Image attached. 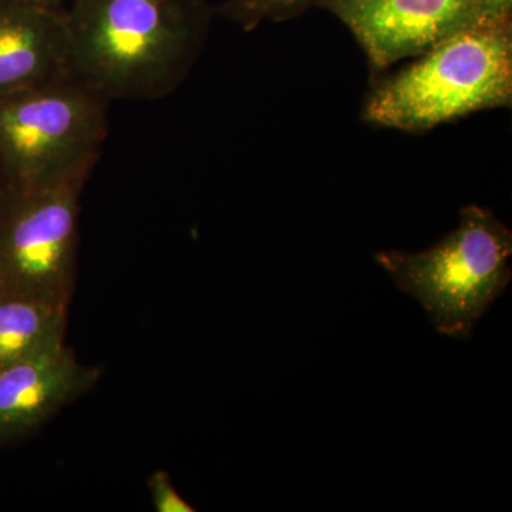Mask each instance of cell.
I'll return each mask as SVG.
<instances>
[{
	"instance_id": "1",
	"label": "cell",
	"mask_w": 512,
	"mask_h": 512,
	"mask_svg": "<svg viewBox=\"0 0 512 512\" xmlns=\"http://www.w3.org/2000/svg\"><path fill=\"white\" fill-rule=\"evenodd\" d=\"M70 70L107 100L163 99L200 47L204 0H73Z\"/></svg>"
},
{
	"instance_id": "2",
	"label": "cell",
	"mask_w": 512,
	"mask_h": 512,
	"mask_svg": "<svg viewBox=\"0 0 512 512\" xmlns=\"http://www.w3.org/2000/svg\"><path fill=\"white\" fill-rule=\"evenodd\" d=\"M511 100V22H484L447 37L380 84L363 116L416 133Z\"/></svg>"
},
{
	"instance_id": "3",
	"label": "cell",
	"mask_w": 512,
	"mask_h": 512,
	"mask_svg": "<svg viewBox=\"0 0 512 512\" xmlns=\"http://www.w3.org/2000/svg\"><path fill=\"white\" fill-rule=\"evenodd\" d=\"M97 161L42 180H0V293L69 308L77 281L80 198Z\"/></svg>"
},
{
	"instance_id": "4",
	"label": "cell",
	"mask_w": 512,
	"mask_h": 512,
	"mask_svg": "<svg viewBox=\"0 0 512 512\" xmlns=\"http://www.w3.org/2000/svg\"><path fill=\"white\" fill-rule=\"evenodd\" d=\"M512 234L493 212L470 205L439 244L426 251H384L377 264L429 313L443 335L468 339L477 320L510 284Z\"/></svg>"
},
{
	"instance_id": "5",
	"label": "cell",
	"mask_w": 512,
	"mask_h": 512,
	"mask_svg": "<svg viewBox=\"0 0 512 512\" xmlns=\"http://www.w3.org/2000/svg\"><path fill=\"white\" fill-rule=\"evenodd\" d=\"M109 104L73 73L0 97V180H42L99 160Z\"/></svg>"
},
{
	"instance_id": "6",
	"label": "cell",
	"mask_w": 512,
	"mask_h": 512,
	"mask_svg": "<svg viewBox=\"0 0 512 512\" xmlns=\"http://www.w3.org/2000/svg\"><path fill=\"white\" fill-rule=\"evenodd\" d=\"M323 3L348 26L370 62L379 69L407 57H419L461 30L490 22L485 19L480 0H323Z\"/></svg>"
},
{
	"instance_id": "7",
	"label": "cell",
	"mask_w": 512,
	"mask_h": 512,
	"mask_svg": "<svg viewBox=\"0 0 512 512\" xmlns=\"http://www.w3.org/2000/svg\"><path fill=\"white\" fill-rule=\"evenodd\" d=\"M103 369L83 365L64 345L0 369V447L42 429L99 383Z\"/></svg>"
},
{
	"instance_id": "8",
	"label": "cell",
	"mask_w": 512,
	"mask_h": 512,
	"mask_svg": "<svg viewBox=\"0 0 512 512\" xmlns=\"http://www.w3.org/2000/svg\"><path fill=\"white\" fill-rule=\"evenodd\" d=\"M69 73L66 10L33 0H0V97Z\"/></svg>"
},
{
	"instance_id": "9",
	"label": "cell",
	"mask_w": 512,
	"mask_h": 512,
	"mask_svg": "<svg viewBox=\"0 0 512 512\" xmlns=\"http://www.w3.org/2000/svg\"><path fill=\"white\" fill-rule=\"evenodd\" d=\"M69 308L0 293V369L64 345Z\"/></svg>"
},
{
	"instance_id": "10",
	"label": "cell",
	"mask_w": 512,
	"mask_h": 512,
	"mask_svg": "<svg viewBox=\"0 0 512 512\" xmlns=\"http://www.w3.org/2000/svg\"><path fill=\"white\" fill-rule=\"evenodd\" d=\"M323 0H228L222 12L242 28L252 29L262 20H279L302 12Z\"/></svg>"
},
{
	"instance_id": "11",
	"label": "cell",
	"mask_w": 512,
	"mask_h": 512,
	"mask_svg": "<svg viewBox=\"0 0 512 512\" xmlns=\"http://www.w3.org/2000/svg\"><path fill=\"white\" fill-rule=\"evenodd\" d=\"M147 487L151 503H153L154 510L157 512L195 511V508L184 500L183 495L178 493L167 471H154L150 478H148Z\"/></svg>"
},
{
	"instance_id": "12",
	"label": "cell",
	"mask_w": 512,
	"mask_h": 512,
	"mask_svg": "<svg viewBox=\"0 0 512 512\" xmlns=\"http://www.w3.org/2000/svg\"><path fill=\"white\" fill-rule=\"evenodd\" d=\"M485 19L490 22H511L512 0H480Z\"/></svg>"
},
{
	"instance_id": "13",
	"label": "cell",
	"mask_w": 512,
	"mask_h": 512,
	"mask_svg": "<svg viewBox=\"0 0 512 512\" xmlns=\"http://www.w3.org/2000/svg\"><path fill=\"white\" fill-rule=\"evenodd\" d=\"M33 2L43 3V5L60 6L63 0H33Z\"/></svg>"
}]
</instances>
